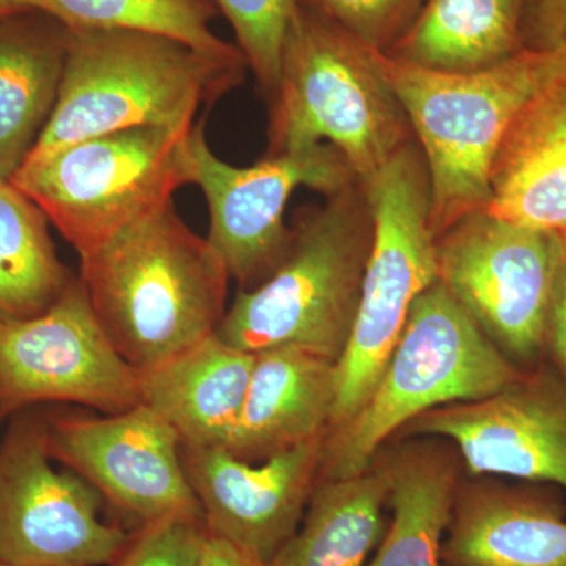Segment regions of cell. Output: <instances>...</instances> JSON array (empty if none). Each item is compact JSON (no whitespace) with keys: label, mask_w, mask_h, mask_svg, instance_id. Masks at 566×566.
Masks as SVG:
<instances>
[{"label":"cell","mask_w":566,"mask_h":566,"mask_svg":"<svg viewBox=\"0 0 566 566\" xmlns=\"http://www.w3.org/2000/svg\"><path fill=\"white\" fill-rule=\"evenodd\" d=\"M382 71L417 134L436 238L490 200L495 159L520 115L566 73V46L523 48L475 71H439L381 52Z\"/></svg>","instance_id":"1"},{"label":"cell","mask_w":566,"mask_h":566,"mask_svg":"<svg viewBox=\"0 0 566 566\" xmlns=\"http://www.w3.org/2000/svg\"><path fill=\"white\" fill-rule=\"evenodd\" d=\"M80 279L117 352L155 367L218 331L230 274L174 203L81 259Z\"/></svg>","instance_id":"2"},{"label":"cell","mask_w":566,"mask_h":566,"mask_svg":"<svg viewBox=\"0 0 566 566\" xmlns=\"http://www.w3.org/2000/svg\"><path fill=\"white\" fill-rule=\"evenodd\" d=\"M245 66L243 54L211 55L153 33L70 31L57 103L29 158L123 129L192 128Z\"/></svg>","instance_id":"3"},{"label":"cell","mask_w":566,"mask_h":566,"mask_svg":"<svg viewBox=\"0 0 566 566\" xmlns=\"http://www.w3.org/2000/svg\"><path fill=\"white\" fill-rule=\"evenodd\" d=\"M304 211L281 263L241 290L216 334L248 353L294 346L337 363L352 334L374 222L354 185Z\"/></svg>","instance_id":"4"},{"label":"cell","mask_w":566,"mask_h":566,"mask_svg":"<svg viewBox=\"0 0 566 566\" xmlns=\"http://www.w3.org/2000/svg\"><path fill=\"white\" fill-rule=\"evenodd\" d=\"M381 52L305 10L294 18L270 123V153L327 142L360 186L408 147L403 106L382 71Z\"/></svg>","instance_id":"5"},{"label":"cell","mask_w":566,"mask_h":566,"mask_svg":"<svg viewBox=\"0 0 566 566\" xmlns=\"http://www.w3.org/2000/svg\"><path fill=\"white\" fill-rule=\"evenodd\" d=\"M441 282L424 290L374 392L324 439L319 480L349 479L374 463L390 436L442 406L483 400L523 376Z\"/></svg>","instance_id":"6"},{"label":"cell","mask_w":566,"mask_h":566,"mask_svg":"<svg viewBox=\"0 0 566 566\" xmlns=\"http://www.w3.org/2000/svg\"><path fill=\"white\" fill-rule=\"evenodd\" d=\"M192 128L147 126L74 142L25 159L9 181L85 259L191 185Z\"/></svg>","instance_id":"7"},{"label":"cell","mask_w":566,"mask_h":566,"mask_svg":"<svg viewBox=\"0 0 566 566\" xmlns=\"http://www.w3.org/2000/svg\"><path fill=\"white\" fill-rule=\"evenodd\" d=\"M374 237L352 334L337 360L333 428L348 422L374 392L417 297L438 281L430 181L409 144L363 186Z\"/></svg>","instance_id":"8"},{"label":"cell","mask_w":566,"mask_h":566,"mask_svg":"<svg viewBox=\"0 0 566 566\" xmlns=\"http://www.w3.org/2000/svg\"><path fill=\"white\" fill-rule=\"evenodd\" d=\"M436 256L438 281L513 364L532 370L545 360L547 312L566 260L560 233L476 211L436 238Z\"/></svg>","instance_id":"9"},{"label":"cell","mask_w":566,"mask_h":566,"mask_svg":"<svg viewBox=\"0 0 566 566\" xmlns=\"http://www.w3.org/2000/svg\"><path fill=\"white\" fill-rule=\"evenodd\" d=\"M104 497L82 476L52 465L46 416L11 417L0 444V562L10 566H102L132 535L104 523Z\"/></svg>","instance_id":"10"},{"label":"cell","mask_w":566,"mask_h":566,"mask_svg":"<svg viewBox=\"0 0 566 566\" xmlns=\"http://www.w3.org/2000/svg\"><path fill=\"white\" fill-rule=\"evenodd\" d=\"M43 403L99 415L142 403L139 374L96 318L80 275L43 315L0 326V419Z\"/></svg>","instance_id":"11"},{"label":"cell","mask_w":566,"mask_h":566,"mask_svg":"<svg viewBox=\"0 0 566 566\" xmlns=\"http://www.w3.org/2000/svg\"><path fill=\"white\" fill-rule=\"evenodd\" d=\"M189 144L191 185L199 186L210 211L207 240L241 290L263 282L281 263L292 234L283 214L297 188L329 197L357 182L329 145L274 153L252 166L234 167L212 153L203 122L193 125Z\"/></svg>","instance_id":"12"},{"label":"cell","mask_w":566,"mask_h":566,"mask_svg":"<svg viewBox=\"0 0 566 566\" xmlns=\"http://www.w3.org/2000/svg\"><path fill=\"white\" fill-rule=\"evenodd\" d=\"M52 460L99 491L142 526L169 516L202 517L185 463L180 436L140 403L98 417H46Z\"/></svg>","instance_id":"13"},{"label":"cell","mask_w":566,"mask_h":566,"mask_svg":"<svg viewBox=\"0 0 566 566\" xmlns=\"http://www.w3.org/2000/svg\"><path fill=\"white\" fill-rule=\"evenodd\" d=\"M405 433L455 446L469 474L566 490V381L546 360L483 400L424 412Z\"/></svg>","instance_id":"14"},{"label":"cell","mask_w":566,"mask_h":566,"mask_svg":"<svg viewBox=\"0 0 566 566\" xmlns=\"http://www.w3.org/2000/svg\"><path fill=\"white\" fill-rule=\"evenodd\" d=\"M324 439L249 463L223 447H182V463L208 534L260 566L303 523L322 474Z\"/></svg>","instance_id":"15"},{"label":"cell","mask_w":566,"mask_h":566,"mask_svg":"<svg viewBox=\"0 0 566 566\" xmlns=\"http://www.w3.org/2000/svg\"><path fill=\"white\" fill-rule=\"evenodd\" d=\"M442 566H566V506L545 488L460 483Z\"/></svg>","instance_id":"16"},{"label":"cell","mask_w":566,"mask_h":566,"mask_svg":"<svg viewBox=\"0 0 566 566\" xmlns=\"http://www.w3.org/2000/svg\"><path fill=\"white\" fill-rule=\"evenodd\" d=\"M337 401V363L281 346L255 354L248 392L230 441L232 455L260 463L329 433Z\"/></svg>","instance_id":"17"},{"label":"cell","mask_w":566,"mask_h":566,"mask_svg":"<svg viewBox=\"0 0 566 566\" xmlns=\"http://www.w3.org/2000/svg\"><path fill=\"white\" fill-rule=\"evenodd\" d=\"M253 364L255 354L214 333L155 367L137 370L140 401L172 424L182 447H226Z\"/></svg>","instance_id":"18"},{"label":"cell","mask_w":566,"mask_h":566,"mask_svg":"<svg viewBox=\"0 0 566 566\" xmlns=\"http://www.w3.org/2000/svg\"><path fill=\"white\" fill-rule=\"evenodd\" d=\"M486 212L528 229L566 230V73L528 104L495 159Z\"/></svg>","instance_id":"19"},{"label":"cell","mask_w":566,"mask_h":566,"mask_svg":"<svg viewBox=\"0 0 566 566\" xmlns=\"http://www.w3.org/2000/svg\"><path fill=\"white\" fill-rule=\"evenodd\" d=\"M70 29L39 10L0 18V177L10 180L50 122Z\"/></svg>","instance_id":"20"},{"label":"cell","mask_w":566,"mask_h":566,"mask_svg":"<svg viewBox=\"0 0 566 566\" xmlns=\"http://www.w3.org/2000/svg\"><path fill=\"white\" fill-rule=\"evenodd\" d=\"M389 472L390 526L367 566H442L458 486L460 455L449 442L423 438L382 455Z\"/></svg>","instance_id":"21"},{"label":"cell","mask_w":566,"mask_h":566,"mask_svg":"<svg viewBox=\"0 0 566 566\" xmlns=\"http://www.w3.org/2000/svg\"><path fill=\"white\" fill-rule=\"evenodd\" d=\"M387 502L381 458L363 474L319 480L303 523L263 566H364L385 536Z\"/></svg>","instance_id":"22"},{"label":"cell","mask_w":566,"mask_h":566,"mask_svg":"<svg viewBox=\"0 0 566 566\" xmlns=\"http://www.w3.org/2000/svg\"><path fill=\"white\" fill-rule=\"evenodd\" d=\"M527 0H427L389 55L439 71H475L523 50Z\"/></svg>","instance_id":"23"},{"label":"cell","mask_w":566,"mask_h":566,"mask_svg":"<svg viewBox=\"0 0 566 566\" xmlns=\"http://www.w3.org/2000/svg\"><path fill=\"white\" fill-rule=\"evenodd\" d=\"M48 223L28 196L0 182V326L43 315L76 279L59 259Z\"/></svg>","instance_id":"24"},{"label":"cell","mask_w":566,"mask_h":566,"mask_svg":"<svg viewBox=\"0 0 566 566\" xmlns=\"http://www.w3.org/2000/svg\"><path fill=\"white\" fill-rule=\"evenodd\" d=\"M70 31H132L167 36L211 55L243 54L211 31L212 0H29Z\"/></svg>","instance_id":"25"},{"label":"cell","mask_w":566,"mask_h":566,"mask_svg":"<svg viewBox=\"0 0 566 566\" xmlns=\"http://www.w3.org/2000/svg\"><path fill=\"white\" fill-rule=\"evenodd\" d=\"M232 25L238 50L268 95L273 96L281 80L286 39L300 0H212Z\"/></svg>","instance_id":"26"},{"label":"cell","mask_w":566,"mask_h":566,"mask_svg":"<svg viewBox=\"0 0 566 566\" xmlns=\"http://www.w3.org/2000/svg\"><path fill=\"white\" fill-rule=\"evenodd\" d=\"M300 3L364 46L389 54L412 28L427 0H300Z\"/></svg>","instance_id":"27"},{"label":"cell","mask_w":566,"mask_h":566,"mask_svg":"<svg viewBox=\"0 0 566 566\" xmlns=\"http://www.w3.org/2000/svg\"><path fill=\"white\" fill-rule=\"evenodd\" d=\"M207 526L202 517L169 516L144 524L114 566H199Z\"/></svg>","instance_id":"28"},{"label":"cell","mask_w":566,"mask_h":566,"mask_svg":"<svg viewBox=\"0 0 566 566\" xmlns=\"http://www.w3.org/2000/svg\"><path fill=\"white\" fill-rule=\"evenodd\" d=\"M523 48L557 50L566 46V0H527Z\"/></svg>","instance_id":"29"},{"label":"cell","mask_w":566,"mask_h":566,"mask_svg":"<svg viewBox=\"0 0 566 566\" xmlns=\"http://www.w3.org/2000/svg\"><path fill=\"white\" fill-rule=\"evenodd\" d=\"M545 360L566 381V260L554 283L547 312Z\"/></svg>","instance_id":"30"},{"label":"cell","mask_w":566,"mask_h":566,"mask_svg":"<svg viewBox=\"0 0 566 566\" xmlns=\"http://www.w3.org/2000/svg\"><path fill=\"white\" fill-rule=\"evenodd\" d=\"M199 566H260L240 549L208 534Z\"/></svg>","instance_id":"31"},{"label":"cell","mask_w":566,"mask_h":566,"mask_svg":"<svg viewBox=\"0 0 566 566\" xmlns=\"http://www.w3.org/2000/svg\"><path fill=\"white\" fill-rule=\"evenodd\" d=\"M32 10L29 0H0V18Z\"/></svg>","instance_id":"32"},{"label":"cell","mask_w":566,"mask_h":566,"mask_svg":"<svg viewBox=\"0 0 566 566\" xmlns=\"http://www.w3.org/2000/svg\"><path fill=\"white\" fill-rule=\"evenodd\" d=\"M560 238H562V244H564V252H565V259H566V230H565V232L560 233Z\"/></svg>","instance_id":"33"},{"label":"cell","mask_w":566,"mask_h":566,"mask_svg":"<svg viewBox=\"0 0 566 566\" xmlns=\"http://www.w3.org/2000/svg\"><path fill=\"white\" fill-rule=\"evenodd\" d=\"M6 181V178L0 177V182Z\"/></svg>","instance_id":"34"},{"label":"cell","mask_w":566,"mask_h":566,"mask_svg":"<svg viewBox=\"0 0 566 566\" xmlns=\"http://www.w3.org/2000/svg\"><path fill=\"white\" fill-rule=\"evenodd\" d=\"M0 566H10V565H7V564H2V562H0Z\"/></svg>","instance_id":"35"}]
</instances>
